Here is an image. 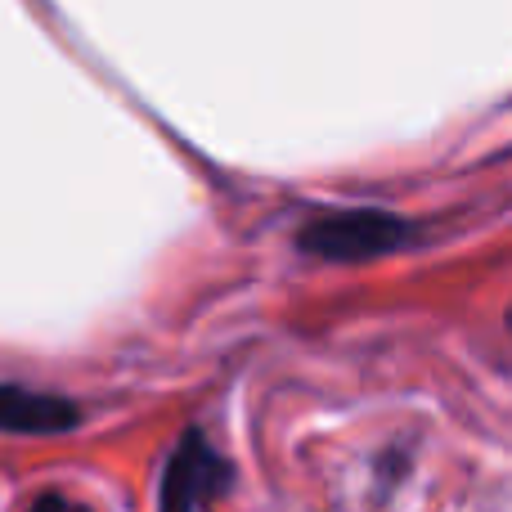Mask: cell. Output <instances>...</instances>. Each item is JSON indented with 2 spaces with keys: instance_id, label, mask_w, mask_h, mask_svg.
Listing matches in <instances>:
<instances>
[{
  "instance_id": "obj_1",
  "label": "cell",
  "mask_w": 512,
  "mask_h": 512,
  "mask_svg": "<svg viewBox=\"0 0 512 512\" xmlns=\"http://www.w3.org/2000/svg\"><path fill=\"white\" fill-rule=\"evenodd\" d=\"M409 243V225L378 207H342V212H319L297 230V248L315 261L360 265L373 256H387Z\"/></svg>"
},
{
  "instance_id": "obj_3",
  "label": "cell",
  "mask_w": 512,
  "mask_h": 512,
  "mask_svg": "<svg viewBox=\"0 0 512 512\" xmlns=\"http://www.w3.org/2000/svg\"><path fill=\"white\" fill-rule=\"evenodd\" d=\"M81 423V409L68 396L18 382H0V432L9 436H63Z\"/></svg>"
},
{
  "instance_id": "obj_2",
  "label": "cell",
  "mask_w": 512,
  "mask_h": 512,
  "mask_svg": "<svg viewBox=\"0 0 512 512\" xmlns=\"http://www.w3.org/2000/svg\"><path fill=\"white\" fill-rule=\"evenodd\" d=\"M230 463L216 454V445L203 432H185L176 441L162 472V490H158V512H198L203 504H212L216 495L230 490Z\"/></svg>"
},
{
  "instance_id": "obj_4",
  "label": "cell",
  "mask_w": 512,
  "mask_h": 512,
  "mask_svg": "<svg viewBox=\"0 0 512 512\" xmlns=\"http://www.w3.org/2000/svg\"><path fill=\"white\" fill-rule=\"evenodd\" d=\"M27 512H90L86 504H77V499H68V495H36L32 504H27Z\"/></svg>"
},
{
  "instance_id": "obj_5",
  "label": "cell",
  "mask_w": 512,
  "mask_h": 512,
  "mask_svg": "<svg viewBox=\"0 0 512 512\" xmlns=\"http://www.w3.org/2000/svg\"><path fill=\"white\" fill-rule=\"evenodd\" d=\"M508 328H512V306H508Z\"/></svg>"
}]
</instances>
